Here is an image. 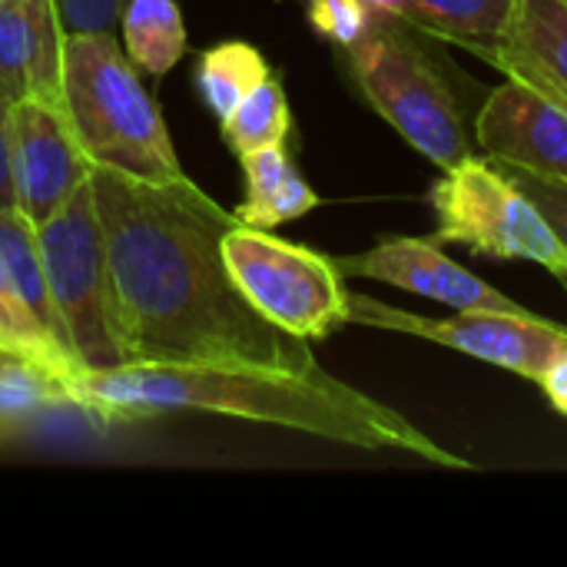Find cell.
I'll use <instances>...</instances> for the list:
<instances>
[{
	"instance_id": "14",
	"label": "cell",
	"mask_w": 567,
	"mask_h": 567,
	"mask_svg": "<svg viewBox=\"0 0 567 567\" xmlns=\"http://www.w3.org/2000/svg\"><path fill=\"white\" fill-rule=\"evenodd\" d=\"M239 163L246 176V199L233 213L243 226L276 229L312 213L322 203V196L296 169L286 143L249 150L239 156Z\"/></svg>"
},
{
	"instance_id": "16",
	"label": "cell",
	"mask_w": 567,
	"mask_h": 567,
	"mask_svg": "<svg viewBox=\"0 0 567 567\" xmlns=\"http://www.w3.org/2000/svg\"><path fill=\"white\" fill-rule=\"evenodd\" d=\"M120 43L133 66L150 76L169 73L189 40H186V20L176 0H126L120 17Z\"/></svg>"
},
{
	"instance_id": "26",
	"label": "cell",
	"mask_w": 567,
	"mask_h": 567,
	"mask_svg": "<svg viewBox=\"0 0 567 567\" xmlns=\"http://www.w3.org/2000/svg\"><path fill=\"white\" fill-rule=\"evenodd\" d=\"M538 385H542L545 399L551 402V409L567 419V352L538 379Z\"/></svg>"
},
{
	"instance_id": "10",
	"label": "cell",
	"mask_w": 567,
	"mask_h": 567,
	"mask_svg": "<svg viewBox=\"0 0 567 567\" xmlns=\"http://www.w3.org/2000/svg\"><path fill=\"white\" fill-rule=\"evenodd\" d=\"M439 239L415 236H382L372 249L359 256H332L342 279H375L412 296L445 302L452 309H498L525 312L522 302L498 292L482 276L468 272L462 262L449 259Z\"/></svg>"
},
{
	"instance_id": "2",
	"label": "cell",
	"mask_w": 567,
	"mask_h": 567,
	"mask_svg": "<svg viewBox=\"0 0 567 567\" xmlns=\"http://www.w3.org/2000/svg\"><path fill=\"white\" fill-rule=\"evenodd\" d=\"M73 395L83 412L106 422L159 412H206L279 425L365 452H409L442 468H472V462L442 449L395 409L339 382L326 369L299 375L209 362H123L113 369H83L73 382Z\"/></svg>"
},
{
	"instance_id": "19",
	"label": "cell",
	"mask_w": 567,
	"mask_h": 567,
	"mask_svg": "<svg viewBox=\"0 0 567 567\" xmlns=\"http://www.w3.org/2000/svg\"><path fill=\"white\" fill-rule=\"evenodd\" d=\"M512 10L515 0H402L399 20L472 47L498 40Z\"/></svg>"
},
{
	"instance_id": "8",
	"label": "cell",
	"mask_w": 567,
	"mask_h": 567,
	"mask_svg": "<svg viewBox=\"0 0 567 567\" xmlns=\"http://www.w3.org/2000/svg\"><path fill=\"white\" fill-rule=\"evenodd\" d=\"M349 326L429 339L435 346L508 369L532 382H538L567 352L565 326L542 319L532 309L525 312L455 309V316L449 319H432L409 309H395L372 296H349Z\"/></svg>"
},
{
	"instance_id": "9",
	"label": "cell",
	"mask_w": 567,
	"mask_h": 567,
	"mask_svg": "<svg viewBox=\"0 0 567 567\" xmlns=\"http://www.w3.org/2000/svg\"><path fill=\"white\" fill-rule=\"evenodd\" d=\"M10 166L17 209L30 223L50 219L93 176L66 110L40 96H23L10 110Z\"/></svg>"
},
{
	"instance_id": "6",
	"label": "cell",
	"mask_w": 567,
	"mask_h": 567,
	"mask_svg": "<svg viewBox=\"0 0 567 567\" xmlns=\"http://www.w3.org/2000/svg\"><path fill=\"white\" fill-rule=\"evenodd\" d=\"M439 229L432 239L462 243L478 256L528 259L567 286V246L548 216L492 156H468L429 189Z\"/></svg>"
},
{
	"instance_id": "12",
	"label": "cell",
	"mask_w": 567,
	"mask_h": 567,
	"mask_svg": "<svg viewBox=\"0 0 567 567\" xmlns=\"http://www.w3.org/2000/svg\"><path fill=\"white\" fill-rule=\"evenodd\" d=\"M472 50L567 110V0H515L502 37Z\"/></svg>"
},
{
	"instance_id": "7",
	"label": "cell",
	"mask_w": 567,
	"mask_h": 567,
	"mask_svg": "<svg viewBox=\"0 0 567 567\" xmlns=\"http://www.w3.org/2000/svg\"><path fill=\"white\" fill-rule=\"evenodd\" d=\"M223 259L249 306L282 332L322 342L349 326L352 292L332 256L236 223L223 236Z\"/></svg>"
},
{
	"instance_id": "22",
	"label": "cell",
	"mask_w": 567,
	"mask_h": 567,
	"mask_svg": "<svg viewBox=\"0 0 567 567\" xmlns=\"http://www.w3.org/2000/svg\"><path fill=\"white\" fill-rule=\"evenodd\" d=\"M306 17L322 40L346 50L369 37L385 13H379L369 0H306Z\"/></svg>"
},
{
	"instance_id": "13",
	"label": "cell",
	"mask_w": 567,
	"mask_h": 567,
	"mask_svg": "<svg viewBox=\"0 0 567 567\" xmlns=\"http://www.w3.org/2000/svg\"><path fill=\"white\" fill-rule=\"evenodd\" d=\"M63 43L56 0L0 3V93L10 103L40 96L63 106Z\"/></svg>"
},
{
	"instance_id": "20",
	"label": "cell",
	"mask_w": 567,
	"mask_h": 567,
	"mask_svg": "<svg viewBox=\"0 0 567 567\" xmlns=\"http://www.w3.org/2000/svg\"><path fill=\"white\" fill-rule=\"evenodd\" d=\"M0 259L7 266V272L13 276L17 289L23 292V299L30 302V309L63 342L56 306H53L50 282H47V269H43V256H40V243H37V223H30L17 206H0Z\"/></svg>"
},
{
	"instance_id": "27",
	"label": "cell",
	"mask_w": 567,
	"mask_h": 567,
	"mask_svg": "<svg viewBox=\"0 0 567 567\" xmlns=\"http://www.w3.org/2000/svg\"><path fill=\"white\" fill-rule=\"evenodd\" d=\"M369 3L385 17H399V10H402V0H369Z\"/></svg>"
},
{
	"instance_id": "3",
	"label": "cell",
	"mask_w": 567,
	"mask_h": 567,
	"mask_svg": "<svg viewBox=\"0 0 567 567\" xmlns=\"http://www.w3.org/2000/svg\"><path fill=\"white\" fill-rule=\"evenodd\" d=\"M63 110L93 166L153 186H179L189 179L159 103L143 86L116 33H66Z\"/></svg>"
},
{
	"instance_id": "28",
	"label": "cell",
	"mask_w": 567,
	"mask_h": 567,
	"mask_svg": "<svg viewBox=\"0 0 567 567\" xmlns=\"http://www.w3.org/2000/svg\"><path fill=\"white\" fill-rule=\"evenodd\" d=\"M0 3H7V0H0Z\"/></svg>"
},
{
	"instance_id": "18",
	"label": "cell",
	"mask_w": 567,
	"mask_h": 567,
	"mask_svg": "<svg viewBox=\"0 0 567 567\" xmlns=\"http://www.w3.org/2000/svg\"><path fill=\"white\" fill-rule=\"evenodd\" d=\"M0 352L33 359L40 365L53 369L56 375H63L70 385L83 372L80 362L73 359V352L30 309V302L23 299V292L13 282V276L7 272L3 259H0Z\"/></svg>"
},
{
	"instance_id": "4",
	"label": "cell",
	"mask_w": 567,
	"mask_h": 567,
	"mask_svg": "<svg viewBox=\"0 0 567 567\" xmlns=\"http://www.w3.org/2000/svg\"><path fill=\"white\" fill-rule=\"evenodd\" d=\"M37 243L63 346L80 369H113L130 362L120 332L106 233L90 179L50 219L37 223Z\"/></svg>"
},
{
	"instance_id": "11",
	"label": "cell",
	"mask_w": 567,
	"mask_h": 567,
	"mask_svg": "<svg viewBox=\"0 0 567 567\" xmlns=\"http://www.w3.org/2000/svg\"><path fill=\"white\" fill-rule=\"evenodd\" d=\"M475 143L505 166L567 179V110L518 80L488 93L475 120Z\"/></svg>"
},
{
	"instance_id": "24",
	"label": "cell",
	"mask_w": 567,
	"mask_h": 567,
	"mask_svg": "<svg viewBox=\"0 0 567 567\" xmlns=\"http://www.w3.org/2000/svg\"><path fill=\"white\" fill-rule=\"evenodd\" d=\"M126 0H56L63 33H116Z\"/></svg>"
},
{
	"instance_id": "23",
	"label": "cell",
	"mask_w": 567,
	"mask_h": 567,
	"mask_svg": "<svg viewBox=\"0 0 567 567\" xmlns=\"http://www.w3.org/2000/svg\"><path fill=\"white\" fill-rule=\"evenodd\" d=\"M505 169L522 186V193L548 216V223L555 226V233L565 239L567 246V179L542 176V173H532V169H522V166H505Z\"/></svg>"
},
{
	"instance_id": "17",
	"label": "cell",
	"mask_w": 567,
	"mask_h": 567,
	"mask_svg": "<svg viewBox=\"0 0 567 567\" xmlns=\"http://www.w3.org/2000/svg\"><path fill=\"white\" fill-rule=\"evenodd\" d=\"M272 76L269 60L246 40H226L199 53L196 90L206 110L223 123L262 80Z\"/></svg>"
},
{
	"instance_id": "15",
	"label": "cell",
	"mask_w": 567,
	"mask_h": 567,
	"mask_svg": "<svg viewBox=\"0 0 567 567\" xmlns=\"http://www.w3.org/2000/svg\"><path fill=\"white\" fill-rule=\"evenodd\" d=\"M56 409H80L73 385L33 359L0 352V445Z\"/></svg>"
},
{
	"instance_id": "5",
	"label": "cell",
	"mask_w": 567,
	"mask_h": 567,
	"mask_svg": "<svg viewBox=\"0 0 567 567\" xmlns=\"http://www.w3.org/2000/svg\"><path fill=\"white\" fill-rule=\"evenodd\" d=\"M392 20L399 17H382L369 37L346 47L349 70L369 106L392 123L412 150L445 173L475 156V143L445 73L422 43Z\"/></svg>"
},
{
	"instance_id": "1",
	"label": "cell",
	"mask_w": 567,
	"mask_h": 567,
	"mask_svg": "<svg viewBox=\"0 0 567 567\" xmlns=\"http://www.w3.org/2000/svg\"><path fill=\"white\" fill-rule=\"evenodd\" d=\"M96 209L130 362H209L316 375L306 339L259 316L233 282L223 236L239 219L193 179L153 186L93 166Z\"/></svg>"
},
{
	"instance_id": "25",
	"label": "cell",
	"mask_w": 567,
	"mask_h": 567,
	"mask_svg": "<svg viewBox=\"0 0 567 567\" xmlns=\"http://www.w3.org/2000/svg\"><path fill=\"white\" fill-rule=\"evenodd\" d=\"M10 110L13 103L0 93V206H17L13 166H10Z\"/></svg>"
},
{
	"instance_id": "21",
	"label": "cell",
	"mask_w": 567,
	"mask_h": 567,
	"mask_svg": "<svg viewBox=\"0 0 567 567\" xmlns=\"http://www.w3.org/2000/svg\"><path fill=\"white\" fill-rule=\"evenodd\" d=\"M223 143L243 156L249 150L259 146H276L286 143L292 133V110L282 90V80L272 73L269 80H262L223 123H219Z\"/></svg>"
}]
</instances>
